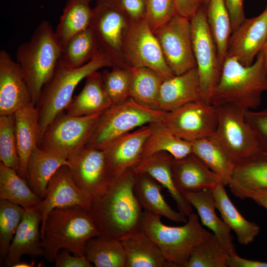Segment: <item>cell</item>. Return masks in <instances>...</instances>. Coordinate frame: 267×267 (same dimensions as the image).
<instances>
[{"label":"cell","instance_id":"obj_1","mask_svg":"<svg viewBox=\"0 0 267 267\" xmlns=\"http://www.w3.org/2000/svg\"><path fill=\"white\" fill-rule=\"evenodd\" d=\"M135 177L130 169L92 196L89 213L99 236L121 241L140 230L143 211L134 191Z\"/></svg>","mask_w":267,"mask_h":267},{"label":"cell","instance_id":"obj_2","mask_svg":"<svg viewBox=\"0 0 267 267\" xmlns=\"http://www.w3.org/2000/svg\"><path fill=\"white\" fill-rule=\"evenodd\" d=\"M267 91V73L264 68L263 53L256 60L245 66L237 59L225 57L220 80L210 98L215 106L232 105L246 110H256Z\"/></svg>","mask_w":267,"mask_h":267},{"label":"cell","instance_id":"obj_3","mask_svg":"<svg viewBox=\"0 0 267 267\" xmlns=\"http://www.w3.org/2000/svg\"><path fill=\"white\" fill-rule=\"evenodd\" d=\"M44 257L54 262L62 249L76 256H85V247L99 232L89 213L79 206L55 208L47 216L41 228Z\"/></svg>","mask_w":267,"mask_h":267},{"label":"cell","instance_id":"obj_4","mask_svg":"<svg viewBox=\"0 0 267 267\" xmlns=\"http://www.w3.org/2000/svg\"><path fill=\"white\" fill-rule=\"evenodd\" d=\"M62 47L50 23L42 21L30 39L20 44L16 62L36 105L42 90L54 74L58 65Z\"/></svg>","mask_w":267,"mask_h":267},{"label":"cell","instance_id":"obj_5","mask_svg":"<svg viewBox=\"0 0 267 267\" xmlns=\"http://www.w3.org/2000/svg\"><path fill=\"white\" fill-rule=\"evenodd\" d=\"M162 216L143 211L140 229L159 247L171 267H185L193 248L212 234L191 213L179 226L164 224Z\"/></svg>","mask_w":267,"mask_h":267},{"label":"cell","instance_id":"obj_6","mask_svg":"<svg viewBox=\"0 0 267 267\" xmlns=\"http://www.w3.org/2000/svg\"><path fill=\"white\" fill-rule=\"evenodd\" d=\"M113 66L110 59L99 51L79 68L69 69L58 64L54 74L43 87L36 105L39 113L40 139L48 126L70 104L79 83L99 69Z\"/></svg>","mask_w":267,"mask_h":267},{"label":"cell","instance_id":"obj_7","mask_svg":"<svg viewBox=\"0 0 267 267\" xmlns=\"http://www.w3.org/2000/svg\"><path fill=\"white\" fill-rule=\"evenodd\" d=\"M165 113L142 105L131 97L104 111L87 145L103 150L118 137L161 121Z\"/></svg>","mask_w":267,"mask_h":267},{"label":"cell","instance_id":"obj_8","mask_svg":"<svg viewBox=\"0 0 267 267\" xmlns=\"http://www.w3.org/2000/svg\"><path fill=\"white\" fill-rule=\"evenodd\" d=\"M93 12L90 27L99 51L110 59L113 66L129 68L124 58L123 47L132 20L119 0H96Z\"/></svg>","mask_w":267,"mask_h":267},{"label":"cell","instance_id":"obj_9","mask_svg":"<svg viewBox=\"0 0 267 267\" xmlns=\"http://www.w3.org/2000/svg\"><path fill=\"white\" fill-rule=\"evenodd\" d=\"M103 112L83 116L62 113L46 128L39 147L67 160L88 144Z\"/></svg>","mask_w":267,"mask_h":267},{"label":"cell","instance_id":"obj_10","mask_svg":"<svg viewBox=\"0 0 267 267\" xmlns=\"http://www.w3.org/2000/svg\"><path fill=\"white\" fill-rule=\"evenodd\" d=\"M217 108L218 124L213 136L235 165L262 150L254 131L246 119V110L229 104Z\"/></svg>","mask_w":267,"mask_h":267},{"label":"cell","instance_id":"obj_11","mask_svg":"<svg viewBox=\"0 0 267 267\" xmlns=\"http://www.w3.org/2000/svg\"><path fill=\"white\" fill-rule=\"evenodd\" d=\"M190 20L193 49L202 97L210 102L212 92L221 77L222 65L207 23L204 3Z\"/></svg>","mask_w":267,"mask_h":267},{"label":"cell","instance_id":"obj_12","mask_svg":"<svg viewBox=\"0 0 267 267\" xmlns=\"http://www.w3.org/2000/svg\"><path fill=\"white\" fill-rule=\"evenodd\" d=\"M123 53L129 68L147 67L164 79L175 75L167 64L159 43L145 18L132 21L124 41Z\"/></svg>","mask_w":267,"mask_h":267},{"label":"cell","instance_id":"obj_13","mask_svg":"<svg viewBox=\"0 0 267 267\" xmlns=\"http://www.w3.org/2000/svg\"><path fill=\"white\" fill-rule=\"evenodd\" d=\"M161 122L179 137L192 142L214 135L218 124L217 108L199 99L165 112Z\"/></svg>","mask_w":267,"mask_h":267},{"label":"cell","instance_id":"obj_14","mask_svg":"<svg viewBox=\"0 0 267 267\" xmlns=\"http://www.w3.org/2000/svg\"><path fill=\"white\" fill-rule=\"evenodd\" d=\"M154 33L175 75L196 68L189 19L176 14Z\"/></svg>","mask_w":267,"mask_h":267},{"label":"cell","instance_id":"obj_15","mask_svg":"<svg viewBox=\"0 0 267 267\" xmlns=\"http://www.w3.org/2000/svg\"><path fill=\"white\" fill-rule=\"evenodd\" d=\"M67 161L77 186L92 197L115 178L103 150L86 145L70 155Z\"/></svg>","mask_w":267,"mask_h":267},{"label":"cell","instance_id":"obj_16","mask_svg":"<svg viewBox=\"0 0 267 267\" xmlns=\"http://www.w3.org/2000/svg\"><path fill=\"white\" fill-rule=\"evenodd\" d=\"M92 198L77 186L69 167L62 166L51 178L44 197L36 206L42 216L41 228L49 213L55 208L79 206L89 212Z\"/></svg>","mask_w":267,"mask_h":267},{"label":"cell","instance_id":"obj_17","mask_svg":"<svg viewBox=\"0 0 267 267\" xmlns=\"http://www.w3.org/2000/svg\"><path fill=\"white\" fill-rule=\"evenodd\" d=\"M267 40V6L259 15L245 18L232 31L226 57L237 59L248 66L262 50Z\"/></svg>","mask_w":267,"mask_h":267},{"label":"cell","instance_id":"obj_18","mask_svg":"<svg viewBox=\"0 0 267 267\" xmlns=\"http://www.w3.org/2000/svg\"><path fill=\"white\" fill-rule=\"evenodd\" d=\"M33 102L21 69L5 50L0 51V116L14 114Z\"/></svg>","mask_w":267,"mask_h":267},{"label":"cell","instance_id":"obj_19","mask_svg":"<svg viewBox=\"0 0 267 267\" xmlns=\"http://www.w3.org/2000/svg\"><path fill=\"white\" fill-rule=\"evenodd\" d=\"M150 133L149 124L140 127L116 139L103 149L114 177L134 168L141 161Z\"/></svg>","mask_w":267,"mask_h":267},{"label":"cell","instance_id":"obj_20","mask_svg":"<svg viewBox=\"0 0 267 267\" xmlns=\"http://www.w3.org/2000/svg\"><path fill=\"white\" fill-rule=\"evenodd\" d=\"M42 216L37 207L25 209L23 218L14 235L4 260L7 267H13L25 255L33 258L44 256L40 224Z\"/></svg>","mask_w":267,"mask_h":267},{"label":"cell","instance_id":"obj_21","mask_svg":"<svg viewBox=\"0 0 267 267\" xmlns=\"http://www.w3.org/2000/svg\"><path fill=\"white\" fill-rule=\"evenodd\" d=\"M171 168L176 185L182 193L212 189L222 183L221 178L193 153L181 159L173 158Z\"/></svg>","mask_w":267,"mask_h":267},{"label":"cell","instance_id":"obj_22","mask_svg":"<svg viewBox=\"0 0 267 267\" xmlns=\"http://www.w3.org/2000/svg\"><path fill=\"white\" fill-rule=\"evenodd\" d=\"M14 117L19 159L17 173L28 181L29 159L40 140L38 110L36 105L31 102L17 110L14 114Z\"/></svg>","mask_w":267,"mask_h":267},{"label":"cell","instance_id":"obj_23","mask_svg":"<svg viewBox=\"0 0 267 267\" xmlns=\"http://www.w3.org/2000/svg\"><path fill=\"white\" fill-rule=\"evenodd\" d=\"M199 99H203L198 71L194 68L163 81L157 109L165 112L171 111Z\"/></svg>","mask_w":267,"mask_h":267},{"label":"cell","instance_id":"obj_24","mask_svg":"<svg viewBox=\"0 0 267 267\" xmlns=\"http://www.w3.org/2000/svg\"><path fill=\"white\" fill-rule=\"evenodd\" d=\"M231 193L245 199L253 191L267 189V151L260 152L235 165L228 184Z\"/></svg>","mask_w":267,"mask_h":267},{"label":"cell","instance_id":"obj_25","mask_svg":"<svg viewBox=\"0 0 267 267\" xmlns=\"http://www.w3.org/2000/svg\"><path fill=\"white\" fill-rule=\"evenodd\" d=\"M183 194L192 207L196 210L201 223L212 231L229 256H237L230 234L231 229L216 213V208L212 189Z\"/></svg>","mask_w":267,"mask_h":267},{"label":"cell","instance_id":"obj_26","mask_svg":"<svg viewBox=\"0 0 267 267\" xmlns=\"http://www.w3.org/2000/svg\"><path fill=\"white\" fill-rule=\"evenodd\" d=\"M173 158L166 152L157 153L141 160L133 169L136 173H145L153 178L168 191L178 211L188 216L193 207L176 185L171 168Z\"/></svg>","mask_w":267,"mask_h":267},{"label":"cell","instance_id":"obj_27","mask_svg":"<svg viewBox=\"0 0 267 267\" xmlns=\"http://www.w3.org/2000/svg\"><path fill=\"white\" fill-rule=\"evenodd\" d=\"M111 106L104 88L102 73L97 71L86 78L83 89L65 110L68 115L83 116L103 112Z\"/></svg>","mask_w":267,"mask_h":267},{"label":"cell","instance_id":"obj_28","mask_svg":"<svg viewBox=\"0 0 267 267\" xmlns=\"http://www.w3.org/2000/svg\"><path fill=\"white\" fill-rule=\"evenodd\" d=\"M135 173L134 191L144 211L175 222H187L186 216L174 210L167 203L161 192L163 187L157 180L147 173Z\"/></svg>","mask_w":267,"mask_h":267},{"label":"cell","instance_id":"obj_29","mask_svg":"<svg viewBox=\"0 0 267 267\" xmlns=\"http://www.w3.org/2000/svg\"><path fill=\"white\" fill-rule=\"evenodd\" d=\"M224 187L221 183L212 189L216 208L222 220L234 232L238 242L247 245L254 241L260 228L255 222L247 221L242 216L230 200Z\"/></svg>","mask_w":267,"mask_h":267},{"label":"cell","instance_id":"obj_30","mask_svg":"<svg viewBox=\"0 0 267 267\" xmlns=\"http://www.w3.org/2000/svg\"><path fill=\"white\" fill-rule=\"evenodd\" d=\"M121 242L126 267H171L159 247L141 229Z\"/></svg>","mask_w":267,"mask_h":267},{"label":"cell","instance_id":"obj_31","mask_svg":"<svg viewBox=\"0 0 267 267\" xmlns=\"http://www.w3.org/2000/svg\"><path fill=\"white\" fill-rule=\"evenodd\" d=\"M69 166L67 159L36 146L28 165V184L32 190L43 199L51 178L62 166Z\"/></svg>","mask_w":267,"mask_h":267},{"label":"cell","instance_id":"obj_32","mask_svg":"<svg viewBox=\"0 0 267 267\" xmlns=\"http://www.w3.org/2000/svg\"><path fill=\"white\" fill-rule=\"evenodd\" d=\"M149 125L150 133L144 146L141 160L162 152L170 154L176 159L192 153V142L178 136L161 121L152 122Z\"/></svg>","mask_w":267,"mask_h":267},{"label":"cell","instance_id":"obj_33","mask_svg":"<svg viewBox=\"0 0 267 267\" xmlns=\"http://www.w3.org/2000/svg\"><path fill=\"white\" fill-rule=\"evenodd\" d=\"M192 153L228 185L235 164L219 141L212 135L192 141Z\"/></svg>","mask_w":267,"mask_h":267},{"label":"cell","instance_id":"obj_34","mask_svg":"<svg viewBox=\"0 0 267 267\" xmlns=\"http://www.w3.org/2000/svg\"><path fill=\"white\" fill-rule=\"evenodd\" d=\"M91 0H69L55 30L62 47L76 34L90 27L93 12Z\"/></svg>","mask_w":267,"mask_h":267},{"label":"cell","instance_id":"obj_35","mask_svg":"<svg viewBox=\"0 0 267 267\" xmlns=\"http://www.w3.org/2000/svg\"><path fill=\"white\" fill-rule=\"evenodd\" d=\"M0 199L8 200L25 209L37 206L42 201L28 181L14 170L0 162Z\"/></svg>","mask_w":267,"mask_h":267},{"label":"cell","instance_id":"obj_36","mask_svg":"<svg viewBox=\"0 0 267 267\" xmlns=\"http://www.w3.org/2000/svg\"><path fill=\"white\" fill-rule=\"evenodd\" d=\"M96 39L90 27L71 38L62 47L59 65L75 69L90 61L98 52Z\"/></svg>","mask_w":267,"mask_h":267},{"label":"cell","instance_id":"obj_37","mask_svg":"<svg viewBox=\"0 0 267 267\" xmlns=\"http://www.w3.org/2000/svg\"><path fill=\"white\" fill-rule=\"evenodd\" d=\"M130 69L132 73L130 97L144 106L158 110L160 88L165 79L157 72L147 67Z\"/></svg>","mask_w":267,"mask_h":267},{"label":"cell","instance_id":"obj_38","mask_svg":"<svg viewBox=\"0 0 267 267\" xmlns=\"http://www.w3.org/2000/svg\"><path fill=\"white\" fill-rule=\"evenodd\" d=\"M205 6L207 23L222 65L232 33L230 17L223 0H209Z\"/></svg>","mask_w":267,"mask_h":267},{"label":"cell","instance_id":"obj_39","mask_svg":"<svg viewBox=\"0 0 267 267\" xmlns=\"http://www.w3.org/2000/svg\"><path fill=\"white\" fill-rule=\"evenodd\" d=\"M85 255L96 267H126L125 252L121 241L99 236L87 241Z\"/></svg>","mask_w":267,"mask_h":267},{"label":"cell","instance_id":"obj_40","mask_svg":"<svg viewBox=\"0 0 267 267\" xmlns=\"http://www.w3.org/2000/svg\"><path fill=\"white\" fill-rule=\"evenodd\" d=\"M229 257L212 233L193 248L185 267H227Z\"/></svg>","mask_w":267,"mask_h":267},{"label":"cell","instance_id":"obj_41","mask_svg":"<svg viewBox=\"0 0 267 267\" xmlns=\"http://www.w3.org/2000/svg\"><path fill=\"white\" fill-rule=\"evenodd\" d=\"M25 209L8 200L0 199V257L3 262Z\"/></svg>","mask_w":267,"mask_h":267},{"label":"cell","instance_id":"obj_42","mask_svg":"<svg viewBox=\"0 0 267 267\" xmlns=\"http://www.w3.org/2000/svg\"><path fill=\"white\" fill-rule=\"evenodd\" d=\"M102 77L104 89L112 105L130 97L132 73L130 68L113 66L110 70H104Z\"/></svg>","mask_w":267,"mask_h":267},{"label":"cell","instance_id":"obj_43","mask_svg":"<svg viewBox=\"0 0 267 267\" xmlns=\"http://www.w3.org/2000/svg\"><path fill=\"white\" fill-rule=\"evenodd\" d=\"M0 160L17 172L19 159L14 114L0 116Z\"/></svg>","mask_w":267,"mask_h":267},{"label":"cell","instance_id":"obj_44","mask_svg":"<svg viewBox=\"0 0 267 267\" xmlns=\"http://www.w3.org/2000/svg\"><path fill=\"white\" fill-rule=\"evenodd\" d=\"M144 18L154 32L177 13L175 0H145Z\"/></svg>","mask_w":267,"mask_h":267},{"label":"cell","instance_id":"obj_45","mask_svg":"<svg viewBox=\"0 0 267 267\" xmlns=\"http://www.w3.org/2000/svg\"><path fill=\"white\" fill-rule=\"evenodd\" d=\"M245 117L254 131L262 150L267 151V108L246 110Z\"/></svg>","mask_w":267,"mask_h":267},{"label":"cell","instance_id":"obj_46","mask_svg":"<svg viewBox=\"0 0 267 267\" xmlns=\"http://www.w3.org/2000/svg\"><path fill=\"white\" fill-rule=\"evenodd\" d=\"M67 249L61 250L55 260V267H92L93 265L86 256L72 255Z\"/></svg>","mask_w":267,"mask_h":267},{"label":"cell","instance_id":"obj_47","mask_svg":"<svg viewBox=\"0 0 267 267\" xmlns=\"http://www.w3.org/2000/svg\"><path fill=\"white\" fill-rule=\"evenodd\" d=\"M223 1L230 17L232 31L245 18L243 0H223Z\"/></svg>","mask_w":267,"mask_h":267},{"label":"cell","instance_id":"obj_48","mask_svg":"<svg viewBox=\"0 0 267 267\" xmlns=\"http://www.w3.org/2000/svg\"><path fill=\"white\" fill-rule=\"evenodd\" d=\"M122 7L132 20L144 18L145 0H119Z\"/></svg>","mask_w":267,"mask_h":267},{"label":"cell","instance_id":"obj_49","mask_svg":"<svg viewBox=\"0 0 267 267\" xmlns=\"http://www.w3.org/2000/svg\"><path fill=\"white\" fill-rule=\"evenodd\" d=\"M177 13L189 19L195 14L203 0H175Z\"/></svg>","mask_w":267,"mask_h":267},{"label":"cell","instance_id":"obj_50","mask_svg":"<svg viewBox=\"0 0 267 267\" xmlns=\"http://www.w3.org/2000/svg\"><path fill=\"white\" fill-rule=\"evenodd\" d=\"M227 266L228 267H267V262L248 260L237 255L229 257Z\"/></svg>","mask_w":267,"mask_h":267},{"label":"cell","instance_id":"obj_51","mask_svg":"<svg viewBox=\"0 0 267 267\" xmlns=\"http://www.w3.org/2000/svg\"><path fill=\"white\" fill-rule=\"evenodd\" d=\"M246 199H250L259 206L267 210V189H259L250 192Z\"/></svg>","mask_w":267,"mask_h":267},{"label":"cell","instance_id":"obj_52","mask_svg":"<svg viewBox=\"0 0 267 267\" xmlns=\"http://www.w3.org/2000/svg\"><path fill=\"white\" fill-rule=\"evenodd\" d=\"M263 53L264 63V68L266 72L267 73V40L264 46V47L261 50Z\"/></svg>","mask_w":267,"mask_h":267},{"label":"cell","instance_id":"obj_53","mask_svg":"<svg viewBox=\"0 0 267 267\" xmlns=\"http://www.w3.org/2000/svg\"><path fill=\"white\" fill-rule=\"evenodd\" d=\"M35 263L34 262H32L31 263H26V262H23L22 261H20L16 264H15L13 267H32L34 266Z\"/></svg>","mask_w":267,"mask_h":267},{"label":"cell","instance_id":"obj_54","mask_svg":"<svg viewBox=\"0 0 267 267\" xmlns=\"http://www.w3.org/2000/svg\"><path fill=\"white\" fill-rule=\"evenodd\" d=\"M209 0H203L204 4L206 5Z\"/></svg>","mask_w":267,"mask_h":267}]
</instances>
